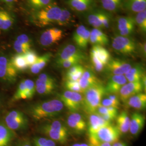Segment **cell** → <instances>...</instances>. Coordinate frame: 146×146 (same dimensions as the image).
I'll list each match as a JSON object with an SVG mask.
<instances>
[{"instance_id":"cell-52","label":"cell","mask_w":146,"mask_h":146,"mask_svg":"<svg viewBox=\"0 0 146 146\" xmlns=\"http://www.w3.org/2000/svg\"><path fill=\"white\" fill-rule=\"evenodd\" d=\"M104 120L112 123L114 120L116 119L117 115L113 114H106V115H100Z\"/></svg>"},{"instance_id":"cell-25","label":"cell","mask_w":146,"mask_h":146,"mask_svg":"<svg viewBox=\"0 0 146 146\" xmlns=\"http://www.w3.org/2000/svg\"><path fill=\"white\" fill-rule=\"evenodd\" d=\"M16 134L5 123L0 122V146H9L15 139Z\"/></svg>"},{"instance_id":"cell-13","label":"cell","mask_w":146,"mask_h":146,"mask_svg":"<svg viewBox=\"0 0 146 146\" xmlns=\"http://www.w3.org/2000/svg\"><path fill=\"white\" fill-rule=\"evenodd\" d=\"M132 67L131 64L126 60L120 58L110 59L105 66V70L110 76L125 75Z\"/></svg>"},{"instance_id":"cell-38","label":"cell","mask_w":146,"mask_h":146,"mask_svg":"<svg viewBox=\"0 0 146 146\" xmlns=\"http://www.w3.org/2000/svg\"><path fill=\"white\" fill-rule=\"evenodd\" d=\"M34 146H58L56 142L48 137H35L33 139Z\"/></svg>"},{"instance_id":"cell-21","label":"cell","mask_w":146,"mask_h":146,"mask_svg":"<svg viewBox=\"0 0 146 146\" xmlns=\"http://www.w3.org/2000/svg\"><path fill=\"white\" fill-rule=\"evenodd\" d=\"M112 124V123L104 120L100 115L96 113L90 114L87 123L88 135H90L95 133L99 128Z\"/></svg>"},{"instance_id":"cell-19","label":"cell","mask_w":146,"mask_h":146,"mask_svg":"<svg viewBox=\"0 0 146 146\" xmlns=\"http://www.w3.org/2000/svg\"><path fill=\"white\" fill-rule=\"evenodd\" d=\"M127 82L125 75L110 76V78L105 86L106 94H119L120 89Z\"/></svg>"},{"instance_id":"cell-53","label":"cell","mask_w":146,"mask_h":146,"mask_svg":"<svg viewBox=\"0 0 146 146\" xmlns=\"http://www.w3.org/2000/svg\"><path fill=\"white\" fill-rule=\"evenodd\" d=\"M16 146H32L30 141L27 139H23L18 142Z\"/></svg>"},{"instance_id":"cell-8","label":"cell","mask_w":146,"mask_h":146,"mask_svg":"<svg viewBox=\"0 0 146 146\" xmlns=\"http://www.w3.org/2000/svg\"><path fill=\"white\" fill-rule=\"evenodd\" d=\"M5 124L12 131H21L26 129L28 125L26 116L19 110H12L7 113Z\"/></svg>"},{"instance_id":"cell-6","label":"cell","mask_w":146,"mask_h":146,"mask_svg":"<svg viewBox=\"0 0 146 146\" xmlns=\"http://www.w3.org/2000/svg\"><path fill=\"white\" fill-rule=\"evenodd\" d=\"M137 44L131 37L116 35L112 38L111 46L116 52L126 56H132L137 52Z\"/></svg>"},{"instance_id":"cell-29","label":"cell","mask_w":146,"mask_h":146,"mask_svg":"<svg viewBox=\"0 0 146 146\" xmlns=\"http://www.w3.org/2000/svg\"><path fill=\"white\" fill-rule=\"evenodd\" d=\"M123 5L127 11L137 14L146 11V0H125Z\"/></svg>"},{"instance_id":"cell-5","label":"cell","mask_w":146,"mask_h":146,"mask_svg":"<svg viewBox=\"0 0 146 146\" xmlns=\"http://www.w3.org/2000/svg\"><path fill=\"white\" fill-rule=\"evenodd\" d=\"M121 133L113 124L105 125L99 128L95 133L88 135L90 146H96L102 143H114L119 140Z\"/></svg>"},{"instance_id":"cell-12","label":"cell","mask_w":146,"mask_h":146,"mask_svg":"<svg viewBox=\"0 0 146 146\" xmlns=\"http://www.w3.org/2000/svg\"><path fill=\"white\" fill-rule=\"evenodd\" d=\"M35 84L36 92L40 95L52 94L57 87L55 80L46 73L40 74Z\"/></svg>"},{"instance_id":"cell-35","label":"cell","mask_w":146,"mask_h":146,"mask_svg":"<svg viewBox=\"0 0 146 146\" xmlns=\"http://www.w3.org/2000/svg\"><path fill=\"white\" fill-rule=\"evenodd\" d=\"M73 20V15L70 11L67 9L61 8V11L60 17L56 22V24L61 26H66Z\"/></svg>"},{"instance_id":"cell-44","label":"cell","mask_w":146,"mask_h":146,"mask_svg":"<svg viewBox=\"0 0 146 146\" xmlns=\"http://www.w3.org/2000/svg\"><path fill=\"white\" fill-rule=\"evenodd\" d=\"M101 20L104 28H109L111 23V16L110 13L101 10Z\"/></svg>"},{"instance_id":"cell-50","label":"cell","mask_w":146,"mask_h":146,"mask_svg":"<svg viewBox=\"0 0 146 146\" xmlns=\"http://www.w3.org/2000/svg\"><path fill=\"white\" fill-rule=\"evenodd\" d=\"M105 96H106V98H108L109 99L113 101H114L115 102L120 104V100L118 94H106L105 95Z\"/></svg>"},{"instance_id":"cell-41","label":"cell","mask_w":146,"mask_h":146,"mask_svg":"<svg viewBox=\"0 0 146 146\" xmlns=\"http://www.w3.org/2000/svg\"><path fill=\"white\" fill-rule=\"evenodd\" d=\"M14 22V20L12 16L6 11L4 17L0 24V29L2 31L9 29L13 26Z\"/></svg>"},{"instance_id":"cell-18","label":"cell","mask_w":146,"mask_h":146,"mask_svg":"<svg viewBox=\"0 0 146 146\" xmlns=\"http://www.w3.org/2000/svg\"><path fill=\"white\" fill-rule=\"evenodd\" d=\"M90 31L84 25H80L76 28L73 34V40L76 46L81 50L86 49L89 43Z\"/></svg>"},{"instance_id":"cell-43","label":"cell","mask_w":146,"mask_h":146,"mask_svg":"<svg viewBox=\"0 0 146 146\" xmlns=\"http://www.w3.org/2000/svg\"><path fill=\"white\" fill-rule=\"evenodd\" d=\"M64 87L66 89H67V90L79 93H83V92L80 87L78 81H73L66 80V81L64 82Z\"/></svg>"},{"instance_id":"cell-4","label":"cell","mask_w":146,"mask_h":146,"mask_svg":"<svg viewBox=\"0 0 146 146\" xmlns=\"http://www.w3.org/2000/svg\"><path fill=\"white\" fill-rule=\"evenodd\" d=\"M61 8L55 3L45 8L35 11L32 15V21L37 26L43 27L56 23Z\"/></svg>"},{"instance_id":"cell-17","label":"cell","mask_w":146,"mask_h":146,"mask_svg":"<svg viewBox=\"0 0 146 146\" xmlns=\"http://www.w3.org/2000/svg\"><path fill=\"white\" fill-rule=\"evenodd\" d=\"M143 92L141 81L128 82L125 84L119 92V99L122 102L125 103L129 98L136 94L142 93Z\"/></svg>"},{"instance_id":"cell-11","label":"cell","mask_w":146,"mask_h":146,"mask_svg":"<svg viewBox=\"0 0 146 146\" xmlns=\"http://www.w3.org/2000/svg\"><path fill=\"white\" fill-rule=\"evenodd\" d=\"M35 92L36 88L34 82L30 79L23 80L19 84L11 101L14 102L20 100L31 99Z\"/></svg>"},{"instance_id":"cell-31","label":"cell","mask_w":146,"mask_h":146,"mask_svg":"<svg viewBox=\"0 0 146 146\" xmlns=\"http://www.w3.org/2000/svg\"><path fill=\"white\" fill-rule=\"evenodd\" d=\"M86 18L89 24L94 28L100 29L104 28L101 20V10L96 9L89 11Z\"/></svg>"},{"instance_id":"cell-46","label":"cell","mask_w":146,"mask_h":146,"mask_svg":"<svg viewBox=\"0 0 146 146\" xmlns=\"http://www.w3.org/2000/svg\"><path fill=\"white\" fill-rule=\"evenodd\" d=\"M15 41L22 45L31 49V41L30 38L26 34H21L17 37Z\"/></svg>"},{"instance_id":"cell-33","label":"cell","mask_w":146,"mask_h":146,"mask_svg":"<svg viewBox=\"0 0 146 146\" xmlns=\"http://www.w3.org/2000/svg\"><path fill=\"white\" fill-rule=\"evenodd\" d=\"M92 49L94 50L98 58L106 66L111 59L110 52L105 48L101 46L95 45L92 47Z\"/></svg>"},{"instance_id":"cell-49","label":"cell","mask_w":146,"mask_h":146,"mask_svg":"<svg viewBox=\"0 0 146 146\" xmlns=\"http://www.w3.org/2000/svg\"><path fill=\"white\" fill-rule=\"evenodd\" d=\"M82 67H83V66L81 64H78L73 66L70 68H68V70L67 71V73H66V77L69 76L77 72L78 70H80Z\"/></svg>"},{"instance_id":"cell-37","label":"cell","mask_w":146,"mask_h":146,"mask_svg":"<svg viewBox=\"0 0 146 146\" xmlns=\"http://www.w3.org/2000/svg\"><path fill=\"white\" fill-rule=\"evenodd\" d=\"M27 2L28 5L35 11L41 9L54 3V0H27Z\"/></svg>"},{"instance_id":"cell-34","label":"cell","mask_w":146,"mask_h":146,"mask_svg":"<svg viewBox=\"0 0 146 146\" xmlns=\"http://www.w3.org/2000/svg\"><path fill=\"white\" fill-rule=\"evenodd\" d=\"M11 62L17 71H24L28 68L23 54H17L11 59Z\"/></svg>"},{"instance_id":"cell-15","label":"cell","mask_w":146,"mask_h":146,"mask_svg":"<svg viewBox=\"0 0 146 146\" xmlns=\"http://www.w3.org/2000/svg\"><path fill=\"white\" fill-rule=\"evenodd\" d=\"M116 28L119 35L131 37L135 31L134 18L131 16H120L116 21Z\"/></svg>"},{"instance_id":"cell-24","label":"cell","mask_w":146,"mask_h":146,"mask_svg":"<svg viewBox=\"0 0 146 146\" xmlns=\"http://www.w3.org/2000/svg\"><path fill=\"white\" fill-rule=\"evenodd\" d=\"M145 70L141 63L132 66L131 69L125 74V78L128 82L140 81L142 76L145 74Z\"/></svg>"},{"instance_id":"cell-59","label":"cell","mask_w":146,"mask_h":146,"mask_svg":"<svg viewBox=\"0 0 146 146\" xmlns=\"http://www.w3.org/2000/svg\"><path fill=\"white\" fill-rule=\"evenodd\" d=\"M2 1L7 3H12V2H14L15 0H2Z\"/></svg>"},{"instance_id":"cell-40","label":"cell","mask_w":146,"mask_h":146,"mask_svg":"<svg viewBox=\"0 0 146 146\" xmlns=\"http://www.w3.org/2000/svg\"><path fill=\"white\" fill-rule=\"evenodd\" d=\"M81 62H82V61L80 59H78V58H71L63 60L62 61L56 62V63L58 67L68 69V68H70L73 66L80 64Z\"/></svg>"},{"instance_id":"cell-51","label":"cell","mask_w":146,"mask_h":146,"mask_svg":"<svg viewBox=\"0 0 146 146\" xmlns=\"http://www.w3.org/2000/svg\"><path fill=\"white\" fill-rule=\"evenodd\" d=\"M139 49L140 52L143 56H146V42H143L137 45V50Z\"/></svg>"},{"instance_id":"cell-27","label":"cell","mask_w":146,"mask_h":146,"mask_svg":"<svg viewBox=\"0 0 146 146\" xmlns=\"http://www.w3.org/2000/svg\"><path fill=\"white\" fill-rule=\"evenodd\" d=\"M131 118L127 111H122L116 117V127L121 134H126L129 129Z\"/></svg>"},{"instance_id":"cell-2","label":"cell","mask_w":146,"mask_h":146,"mask_svg":"<svg viewBox=\"0 0 146 146\" xmlns=\"http://www.w3.org/2000/svg\"><path fill=\"white\" fill-rule=\"evenodd\" d=\"M39 131L56 143L63 145L68 141L69 131L66 125L60 120H53L42 125Z\"/></svg>"},{"instance_id":"cell-23","label":"cell","mask_w":146,"mask_h":146,"mask_svg":"<svg viewBox=\"0 0 146 146\" xmlns=\"http://www.w3.org/2000/svg\"><path fill=\"white\" fill-rule=\"evenodd\" d=\"M89 43L94 46H106L109 43V38L101 29L93 28L90 33Z\"/></svg>"},{"instance_id":"cell-54","label":"cell","mask_w":146,"mask_h":146,"mask_svg":"<svg viewBox=\"0 0 146 146\" xmlns=\"http://www.w3.org/2000/svg\"><path fill=\"white\" fill-rule=\"evenodd\" d=\"M141 84L143 87V92H146V74H144L142 77L141 78Z\"/></svg>"},{"instance_id":"cell-58","label":"cell","mask_w":146,"mask_h":146,"mask_svg":"<svg viewBox=\"0 0 146 146\" xmlns=\"http://www.w3.org/2000/svg\"><path fill=\"white\" fill-rule=\"evenodd\" d=\"M112 145L109 143H100L99 145H96V146H111Z\"/></svg>"},{"instance_id":"cell-30","label":"cell","mask_w":146,"mask_h":146,"mask_svg":"<svg viewBox=\"0 0 146 146\" xmlns=\"http://www.w3.org/2000/svg\"><path fill=\"white\" fill-rule=\"evenodd\" d=\"M52 57V54L50 52H48L41 56H38L35 63L29 67L31 72L34 74L40 73L46 66Z\"/></svg>"},{"instance_id":"cell-3","label":"cell","mask_w":146,"mask_h":146,"mask_svg":"<svg viewBox=\"0 0 146 146\" xmlns=\"http://www.w3.org/2000/svg\"><path fill=\"white\" fill-rule=\"evenodd\" d=\"M84 93L82 108L89 114L95 113L106 94L105 87L100 83L87 89Z\"/></svg>"},{"instance_id":"cell-36","label":"cell","mask_w":146,"mask_h":146,"mask_svg":"<svg viewBox=\"0 0 146 146\" xmlns=\"http://www.w3.org/2000/svg\"><path fill=\"white\" fill-rule=\"evenodd\" d=\"M134 18L135 26L142 34H145L146 32V11H142L137 13Z\"/></svg>"},{"instance_id":"cell-7","label":"cell","mask_w":146,"mask_h":146,"mask_svg":"<svg viewBox=\"0 0 146 146\" xmlns=\"http://www.w3.org/2000/svg\"><path fill=\"white\" fill-rule=\"evenodd\" d=\"M58 97L70 112H78L82 108L84 97L81 93L67 90Z\"/></svg>"},{"instance_id":"cell-32","label":"cell","mask_w":146,"mask_h":146,"mask_svg":"<svg viewBox=\"0 0 146 146\" xmlns=\"http://www.w3.org/2000/svg\"><path fill=\"white\" fill-rule=\"evenodd\" d=\"M102 7L107 12H115L123 5L125 0H100Z\"/></svg>"},{"instance_id":"cell-57","label":"cell","mask_w":146,"mask_h":146,"mask_svg":"<svg viewBox=\"0 0 146 146\" xmlns=\"http://www.w3.org/2000/svg\"><path fill=\"white\" fill-rule=\"evenodd\" d=\"M72 146H90L89 144L86 143H74Z\"/></svg>"},{"instance_id":"cell-16","label":"cell","mask_w":146,"mask_h":146,"mask_svg":"<svg viewBox=\"0 0 146 146\" xmlns=\"http://www.w3.org/2000/svg\"><path fill=\"white\" fill-rule=\"evenodd\" d=\"M63 32L57 28H49L42 32L39 38V42L43 47H48L62 39Z\"/></svg>"},{"instance_id":"cell-14","label":"cell","mask_w":146,"mask_h":146,"mask_svg":"<svg viewBox=\"0 0 146 146\" xmlns=\"http://www.w3.org/2000/svg\"><path fill=\"white\" fill-rule=\"evenodd\" d=\"M71 58H76L83 61L87 58V56L82 50L76 46L67 44L58 52L55 61L58 62Z\"/></svg>"},{"instance_id":"cell-39","label":"cell","mask_w":146,"mask_h":146,"mask_svg":"<svg viewBox=\"0 0 146 146\" xmlns=\"http://www.w3.org/2000/svg\"><path fill=\"white\" fill-rule=\"evenodd\" d=\"M90 55L91 62L92 63V64L95 70L98 72H102L105 68V65L97 57L96 55L92 49H91L90 50Z\"/></svg>"},{"instance_id":"cell-45","label":"cell","mask_w":146,"mask_h":146,"mask_svg":"<svg viewBox=\"0 0 146 146\" xmlns=\"http://www.w3.org/2000/svg\"><path fill=\"white\" fill-rule=\"evenodd\" d=\"M23 55L28 65V67H30L34 64L38 57L37 55L36 52L31 49L28 50Z\"/></svg>"},{"instance_id":"cell-9","label":"cell","mask_w":146,"mask_h":146,"mask_svg":"<svg viewBox=\"0 0 146 146\" xmlns=\"http://www.w3.org/2000/svg\"><path fill=\"white\" fill-rule=\"evenodd\" d=\"M66 126L69 131L78 135L83 134L87 129V123L78 112H72L68 115Z\"/></svg>"},{"instance_id":"cell-56","label":"cell","mask_w":146,"mask_h":146,"mask_svg":"<svg viewBox=\"0 0 146 146\" xmlns=\"http://www.w3.org/2000/svg\"><path fill=\"white\" fill-rule=\"evenodd\" d=\"M5 12H6L5 11L0 10V24H1V22H2L3 17H4V16L5 15Z\"/></svg>"},{"instance_id":"cell-1","label":"cell","mask_w":146,"mask_h":146,"mask_svg":"<svg viewBox=\"0 0 146 146\" xmlns=\"http://www.w3.org/2000/svg\"><path fill=\"white\" fill-rule=\"evenodd\" d=\"M64 105L59 99H53L31 104L28 112L35 120H41L58 116L63 110Z\"/></svg>"},{"instance_id":"cell-42","label":"cell","mask_w":146,"mask_h":146,"mask_svg":"<svg viewBox=\"0 0 146 146\" xmlns=\"http://www.w3.org/2000/svg\"><path fill=\"white\" fill-rule=\"evenodd\" d=\"M95 113H96L100 115H106V114H113L118 115V108L113 107H104L100 106L96 110Z\"/></svg>"},{"instance_id":"cell-60","label":"cell","mask_w":146,"mask_h":146,"mask_svg":"<svg viewBox=\"0 0 146 146\" xmlns=\"http://www.w3.org/2000/svg\"><path fill=\"white\" fill-rule=\"evenodd\" d=\"M1 100L0 99V107H1Z\"/></svg>"},{"instance_id":"cell-10","label":"cell","mask_w":146,"mask_h":146,"mask_svg":"<svg viewBox=\"0 0 146 146\" xmlns=\"http://www.w3.org/2000/svg\"><path fill=\"white\" fill-rule=\"evenodd\" d=\"M17 76V71L13 66L11 59L0 56V80L8 84H14Z\"/></svg>"},{"instance_id":"cell-47","label":"cell","mask_w":146,"mask_h":146,"mask_svg":"<svg viewBox=\"0 0 146 146\" xmlns=\"http://www.w3.org/2000/svg\"><path fill=\"white\" fill-rule=\"evenodd\" d=\"M84 67L76 73L73 74L72 75L66 77V80H69V81H78L80 78H81L84 71Z\"/></svg>"},{"instance_id":"cell-28","label":"cell","mask_w":146,"mask_h":146,"mask_svg":"<svg viewBox=\"0 0 146 146\" xmlns=\"http://www.w3.org/2000/svg\"><path fill=\"white\" fill-rule=\"evenodd\" d=\"M68 5L71 9L78 12L88 11L94 5V0H67Z\"/></svg>"},{"instance_id":"cell-22","label":"cell","mask_w":146,"mask_h":146,"mask_svg":"<svg viewBox=\"0 0 146 146\" xmlns=\"http://www.w3.org/2000/svg\"><path fill=\"white\" fill-rule=\"evenodd\" d=\"M145 124V117L139 112L135 111L131 116L129 131L134 136L137 135L142 130Z\"/></svg>"},{"instance_id":"cell-20","label":"cell","mask_w":146,"mask_h":146,"mask_svg":"<svg viewBox=\"0 0 146 146\" xmlns=\"http://www.w3.org/2000/svg\"><path fill=\"white\" fill-rule=\"evenodd\" d=\"M80 87L83 93L89 88L101 83L93 72L89 69H85L84 73L78 80Z\"/></svg>"},{"instance_id":"cell-55","label":"cell","mask_w":146,"mask_h":146,"mask_svg":"<svg viewBox=\"0 0 146 146\" xmlns=\"http://www.w3.org/2000/svg\"><path fill=\"white\" fill-rule=\"evenodd\" d=\"M111 146H128L127 144L123 142H119V141H117L116 142H114L113 143V145Z\"/></svg>"},{"instance_id":"cell-48","label":"cell","mask_w":146,"mask_h":146,"mask_svg":"<svg viewBox=\"0 0 146 146\" xmlns=\"http://www.w3.org/2000/svg\"><path fill=\"white\" fill-rule=\"evenodd\" d=\"M120 104L116 103L114 101H113L112 100L109 99L108 98H103L102 99L100 105L102 106H104V107H113L118 108Z\"/></svg>"},{"instance_id":"cell-26","label":"cell","mask_w":146,"mask_h":146,"mask_svg":"<svg viewBox=\"0 0 146 146\" xmlns=\"http://www.w3.org/2000/svg\"><path fill=\"white\" fill-rule=\"evenodd\" d=\"M127 106L137 110H144L146 107V95L140 93L129 98L125 103Z\"/></svg>"}]
</instances>
